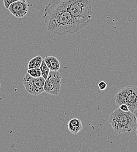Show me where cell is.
Returning <instances> with one entry per match:
<instances>
[{
    "label": "cell",
    "instance_id": "9c48e42d",
    "mask_svg": "<svg viewBox=\"0 0 137 152\" xmlns=\"http://www.w3.org/2000/svg\"><path fill=\"white\" fill-rule=\"evenodd\" d=\"M67 128L71 133L77 134L83 128L81 121L78 118L71 119L67 124Z\"/></svg>",
    "mask_w": 137,
    "mask_h": 152
},
{
    "label": "cell",
    "instance_id": "52a82bcc",
    "mask_svg": "<svg viewBox=\"0 0 137 152\" xmlns=\"http://www.w3.org/2000/svg\"><path fill=\"white\" fill-rule=\"evenodd\" d=\"M126 105L130 111L134 113L137 109V87L135 86H128V95Z\"/></svg>",
    "mask_w": 137,
    "mask_h": 152
},
{
    "label": "cell",
    "instance_id": "8992f818",
    "mask_svg": "<svg viewBox=\"0 0 137 152\" xmlns=\"http://www.w3.org/2000/svg\"><path fill=\"white\" fill-rule=\"evenodd\" d=\"M28 4L25 1H17L10 5L9 11L15 17L21 18L25 17L28 11Z\"/></svg>",
    "mask_w": 137,
    "mask_h": 152
},
{
    "label": "cell",
    "instance_id": "e0dca14e",
    "mask_svg": "<svg viewBox=\"0 0 137 152\" xmlns=\"http://www.w3.org/2000/svg\"><path fill=\"white\" fill-rule=\"evenodd\" d=\"M135 115H136V118H137V112H136V113H135ZM136 133H137V131H136Z\"/></svg>",
    "mask_w": 137,
    "mask_h": 152
},
{
    "label": "cell",
    "instance_id": "3957f363",
    "mask_svg": "<svg viewBox=\"0 0 137 152\" xmlns=\"http://www.w3.org/2000/svg\"><path fill=\"white\" fill-rule=\"evenodd\" d=\"M63 5L76 19L89 23L93 11L91 0H61Z\"/></svg>",
    "mask_w": 137,
    "mask_h": 152
},
{
    "label": "cell",
    "instance_id": "277c9868",
    "mask_svg": "<svg viewBox=\"0 0 137 152\" xmlns=\"http://www.w3.org/2000/svg\"><path fill=\"white\" fill-rule=\"evenodd\" d=\"M45 79L42 76L39 77H33L28 73L23 78V84L28 93L32 95L37 96L44 91V83Z\"/></svg>",
    "mask_w": 137,
    "mask_h": 152
},
{
    "label": "cell",
    "instance_id": "9a60e30c",
    "mask_svg": "<svg viewBox=\"0 0 137 152\" xmlns=\"http://www.w3.org/2000/svg\"><path fill=\"white\" fill-rule=\"evenodd\" d=\"M98 87L100 90H104L106 89V88L107 87V83L105 81H101L98 83Z\"/></svg>",
    "mask_w": 137,
    "mask_h": 152
},
{
    "label": "cell",
    "instance_id": "4fadbf2b",
    "mask_svg": "<svg viewBox=\"0 0 137 152\" xmlns=\"http://www.w3.org/2000/svg\"><path fill=\"white\" fill-rule=\"evenodd\" d=\"M27 73L33 77H39L42 76L40 68H34L31 69H28Z\"/></svg>",
    "mask_w": 137,
    "mask_h": 152
},
{
    "label": "cell",
    "instance_id": "7a4b0ae2",
    "mask_svg": "<svg viewBox=\"0 0 137 152\" xmlns=\"http://www.w3.org/2000/svg\"><path fill=\"white\" fill-rule=\"evenodd\" d=\"M108 121L118 134L130 132L137 125L135 114L131 111H122L119 108L110 114Z\"/></svg>",
    "mask_w": 137,
    "mask_h": 152
},
{
    "label": "cell",
    "instance_id": "5b68a950",
    "mask_svg": "<svg viewBox=\"0 0 137 152\" xmlns=\"http://www.w3.org/2000/svg\"><path fill=\"white\" fill-rule=\"evenodd\" d=\"M62 75L59 71L50 70L49 75L45 81L44 91L53 95H59L61 88Z\"/></svg>",
    "mask_w": 137,
    "mask_h": 152
},
{
    "label": "cell",
    "instance_id": "30bf717a",
    "mask_svg": "<svg viewBox=\"0 0 137 152\" xmlns=\"http://www.w3.org/2000/svg\"><path fill=\"white\" fill-rule=\"evenodd\" d=\"M45 63L52 71H59L60 68V63L59 60L54 56H46L43 59Z\"/></svg>",
    "mask_w": 137,
    "mask_h": 152
},
{
    "label": "cell",
    "instance_id": "5bb4252c",
    "mask_svg": "<svg viewBox=\"0 0 137 152\" xmlns=\"http://www.w3.org/2000/svg\"><path fill=\"white\" fill-rule=\"evenodd\" d=\"M25 1V2H26V0H3L4 1V7L8 9V7L10 6V5L13 2H17V1Z\"/></svg>",
    "mask_w": 137,
    "mask_h": 152
},
{
    "label": "cell",
    "instance_id": "6da1fadb",
    "mask_svg": "<svg viewBox=\"0 0 137 152\" xmlns=\"http://www.w3.org/2000/svg\"><path fill=\"white\" fill-rule=\"evenodd\" d=\"M43 18L47 30L59 36L76 33L88 24L74 18L61 0H51L48 3Z\"/></svg>",
    "mask_w": 137,
    "mask_h": 152
},
{
    "label": "cell",
    "instance_id": "8fae6325",
    "mask_svg": "<svg viewBox=\"0 0 137 152\" xmlns=\"http://www.w3.org/2000/svg\"><path fill=\"white\" fill-rule=\"evenodd\" d=\"M43 61V58L40 56H37L36 57L32 58L28 63V69H34V68H39L42 62Z\"/></svg>",
    "mask_w": 137,
    "mask_h": 152
},
{
    "label": "cell",
    "instance_id": "ba28073f",
    "mask_svg": "<svg viewBox=\"0 0 137 152\" xmlns=\"http://www.w3.org/2000/svg\"><path fill=\"white\" fill-rule=\"evenodd\" d=\"M128 95V86L119 89L114 96L116 104L119 107L122 104H126Z\"/></svg>",
    "mask_w": 137,
    "mask_h": 152
},
{
    "label": "cell",
    "instance_id": "2e32d148",
    "mask_svg": "<svg viewBox=\"0 0 137 152\" xmlns=\"http://www.w3.org/2000/svg\"><path fill=\"white\" fill-rule=\"evenodd\" d=\"M119 108L122 110V111H125V112H127V111H130L129 110V108L128 107V106L126 105V104H122L121 105L119 106Z\"/></svg>",
    "mask_w": 137,
    "mask_h": 152
},
{
    "label": "cell",
    "instance_id": "7c38bea8",
    "mask_svg": "<svg viewBox=\"0 0 137 152\" xmlns=\"http://www.w3.org/2000/svg\"><path fill=\"white\" fill-rule=\"evenodd\" d=\"M39 68H40V70L41 72L42 77H43V78H45L46 80L49 75V73L50 72V69H49V67H48L46 64L45 63L43 59V61H42V64Z\"/></svg>",
    "mask_w": 137,
    "mask_h": 152
}]
</instances>
